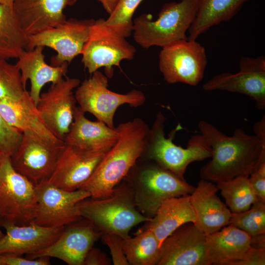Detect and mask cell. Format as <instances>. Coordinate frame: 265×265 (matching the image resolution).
<instances>
[{
  "label": "cell",
  "mask_w": 265,
  "mask_h": 265,
  "mask_svg": "<svg viewBox=\"0 0 265 265\" xmlns=\"http://www.w3.org/2000/svg\"><path fill=\"white\" fill-rule=\"evenodd\" d=\"M195 215L189 195L174 197L165 200L151 220L142 228L151 230L157 238L160 246L173 232L189 222L195 223Z\"/></svg>",
  "instance_id": "484cf974"
},
{
  "label": "cell",
  "mask_w": 265,
  "mask_h": 265,
  "mask_svg": "<svg viewBox=\"0 0 265 265\" xmlns=\"http://www.w3.org/2000/svg\"><path fill=\"white\" fill-rule=\"evenodd\" d=\"M26 92L22 83L20 71L16 64L0 59V101H19Z\"/></svg>",
  "instance_id": "4dcf8cb0"
},
{
  "label": "cell",
  "mask_w": 265,
  "mask_h": 265,
  "mask_svg": "<svg viewBox=\"0 0 265 265\" xmlns=\"http://www.w3.org/2000/svg\"><path fill=\"white\" fill-rule=\"evenodd\" d=\"M6 234L0 238V253L18 255L42 250L53 243L65 227H48L32 223L19 225L0 220Z\"/></svg>",
  "instance_id": "d6986e66"
},
{
  "label": "cell",
  "mask_w": 265,
  "mask_h": 265,
  "mask_svg": "<svg viewBox=\"0 0 265 265\" xmlns=\"http://www.w3.org/2000/svg\"><path fill=\"white\" fill-rule=\"evenodd\" d=\"M35 185L13 167L10 157L0 159V218L19 225L33 223L36 212Z\"/></svg>",
  "instance_id": "8992f818"
},
{
  "label": "cell",
  "mask_w": 265,
  "mask_h": 265,
  "mask_svg": "<svg viewBox=\"0 0 265 265\" xmlns=\"http://www.w3.org/2000/svg\"><path fill=\"white\" fill-rule=\"evenodd\" d=\"M197 9V0H181L163 5L155 21L150 14H142L133 21L134 40L142 48L148 49L152 46L162 48L187 39L186 33Z\"/></svg>",
  "instance_id": "277c9868"
},
{
  "label": "cell",
  "mask_w": 265,
  "mask_h": 265,
  "mask_svg": "<svg viewBox=\"0 0 265 265\" xmlns=\"http://www.w3.org/2000/svg\"><path fill=\"white\" fill-rule=\"evenodd\" d=\"M251 243L249 234L231 224L206 235L207 265H234L248 251Z\"/></svg>",
  "instance_id": "d4e9b609"
},
{
  "label": "cell",
  "mask_w": 265,
  "mask_h": 265,
  "mask_svg": "<svg viewBox=\"0 0 265 265\" xmlns=\"http://www.w3.org/2000/svg\"><path fill=\"white\" fill-rule=\"evenodd\" d=\"M22 132L8 125L0 114V152L11 157L17 148Z\"/></svg>",
  "instance_id": "836d02e7"
},
{
  "label": "cell",
  "mask_w": 265,
  "mask_h": 265,
  "mask_svg": "<svg viewBox=\"0 0 265 265\" xmlns=\"http://www.w3.org/2000/svg\"><path fill=\"white\" fill-rule=\"evenodd\" d=\"M44 47L36 46L31 50H24L18 58L16 64L19 69L24 86L30 81L29 95L37 104L43 86L47 83H55L66 76L69 63L54 66L47 64L43 54Z\"/></svg>",
  "instance_id": "603a6c76"
},
{
  "label": "cell",
  "mask_w": 265,
  "mask_h": 265,
  "mask_svg": "<svg viewBox=\"0 0 265 265\" xmlns=\"http://www.w3.org/2000/svg\"><path fill=\"white\" fill-rule=\"evenodd\" d=\"M105 154L86 152L65 144L55 168L47 180L54 186L74 191L87 181Z\"/></svg>",
  "instance_id": "ac0fdd59"
},
{
  "label": "cell",
  "mask_w": 265,
  "mask_h": 265,
  "mask_svg": "<svg viewBox=\"0 0 265 265\" xmlns=\"http://www.w3.org/2000/svg\"><path fill=\"white\" fill-rule=\"evenodd\" d=\"M79 220L67 226L59 238L50 246L26 255L34 259L40 257L58 259L69 265H83L84 259L103 233L90 221Z\"/></svg>",
  "instance_id": "2e32d148"
},
{
  "label": "cell",
  "mask_w": 265,
  "mask_h": 265,
  "mask_svg": "<svg viewBox=\"0 0 265 265\" xmlns=\"http://www.w3.org/2000/svg\"><path fill=\"white\" fill-rule=\"evenodd\" d=\"M100 2L104 9L109 15L110 14L119 0H97Z\"/></svg>",
  "instance_id": "b9f144b4"
},
{
  "label": "cell",
  "mask_w": 265,
  "mask_h": 265,
  "mask_svg": "<svg viewBox=\"0 0 265 265\" xmlns=\"http://www.w3.org/2000/svg\"><path fill=\"white\" fill-rule=\"evenodd\" d=\"M37 200L34 223L48 227H65L81 217L77 204L90 193L80 188L67 191L43 181L35 185Z\"/></svg>",
  "instance_id": "8fae6325"
},
{
  "label": "cell",
  "mask_w": 265,
  "mask_h": 265,
  "mask_svg": "<svg viewBox=\"0 0 265 265\" xmlns=\"http://www.w3.org/2000/svg\"><path fill=\"white\" fill-rule=\"evenodd\" d=\"M89 198L78 203L80 214L103 233L113 234L125 238L129 236L132 227L151 219L137 209L132 186H116L105 197Z\"/></svg>",
  "instance_id": "3957f363"
},
{
  "label": "cell",
  "mask_w": 265,
  "mask_h": 265,
  "mask_svg": "<svg viewBox=\"0 0 265 265\" xmlns=\"http://www.w3.org/2000/svg\"><path fill=\"white\" fill-rule=\"evenodd\" d=\"M265 248L251 246L234 265H265Z\"/></svg>",
  "instance_id": "74e56055"
},
{
  "label": "cell",
  "mask_w": 265,
  "mask_h": 265,
  "mask_svg": "<svg viewBox=\"0 0 265 265\" xmlns=\"http://www.w3.org/2000/svg\"><path fill=\"white\" fill-rule=\"evenodd\" d=\"M248 179L258 199L265 202V160L250 174Z\"/></svg>",
  "instance_id": "8d00e7d4"
},
{
  "label": "cell",
  "mask_w": 265,
  "mask_h": 265,
  "mask_svg": "<svg viewBox=\"0 0 265 265\" xmlns=\"http://www.w3.org/2000/svg\"><path fill=\"white\" fill-rule=\"evenodd\" d=\"M164 121L165 117L161 113H159L149 134L148 157L162 167L185 180L184 175L187 166L194 161L211 158V148L202 134L192 135L186 148L177 145L173 140L180 126L173 130L167 138L164 132Z\"/></svg>",
  "instance_id": "5b68a950"
},
{
  "label": "cell",
  "mask_w": 265,
  "mask_h": 265,
  "mask_svg": "<svg viewBox=\"0 0 265 265\" xmlns=\"http://www.w3.org/2000/svg\"><path fill=\"white\" fill-rule=\"evenodd\" d=\"M2 155V154L0 153V158H1V157Z\"/></svg>",
  "instance_id": "f6af8a7d"
},
{
  "label": "cell",
  "mask_w": 265,
  "mask_h": 265,
  "mask_svg": "<svg viewBox=\"0 0 265 265\" xmlns=\"http://www.w3.org/2000/svg\"><path fill=\"white\" fill-rule=\"evenodd\" d=\"M251 246L256 248H265V234L251 236Z\"/></svg>",
  "instance_id": "60d3db41"
},
{
  "label": "cell",
  "mask_w": 265,
  "mask_h": 265,
  "mask_svg": "<svg viewBox=\"0 0 265 265\" xmlns=\"http://www.w3.org/2000/svg\"><path fill=\"white\" fill-rule=\"evenodd\" d=\"M14 0H0V3L13 7Z\"/></svg>",
  "instance_id": "7bdbcfd3"
},
{
  "label": "cell",
  "mask_w": 265,
  "mask_h": 265,
  "mask_svg": "<svg viewBox=\"0 0 265 265\" xmlns=\"http://www.w3.org/2000/svg\"><path fill=\"white\" fill-rule=\"evenodd\" d=\"M198 128L212 149L211 159L200 170L201 179L212 183L248 176L265 160V140L236 128L227 136L204 120Z\"/></svg>",
  "instance_id": "6da1fadb"
},
{
  "label": "cell",
  "mask_w": 265,
  "mask_h": 265,
  "mask_svg": "<svg viewBox=\"0 0 265 265\" xmlns=\"http://www.w3.org/2000/svg\"><path fill=\"white\" fill-rule=\"evenodd\" d=\"M94 21V19H66L55 26L27 36L25 50H31L36 46L47 47L57 53L52 57V65L69 63L81 54Z\"/></svg>",
  "instance_id": "7c38bea8"
},
{
  "label": "cell",
  "mask_w": 265,
  "mask_h": 265,
  "mask_svg": "<svg viewBox=\"0 0 265 265\" xmlns=\"http://www.w3.org/2000/svg\"><path fill=\"white\" fill-rule=\"evenodd\" d=\"M255 134L265 140V117L262 118L257 122L254 127Z\"/></svg>",
  "instance_id": "ab89813d"
},
{
  "label": "cell",
  "mask_w": 265,
  "mask_h": 265,
  "mask_svg": "<svg viewBox=\"0 0 265 265\" xmlns=\"http://www.w3.org/2000/svg\"><path fill=\"white\" fill-rule=\"evenodd\" d=\"M79 107L84 113L93 114L98 121L113 128V118L119 106L128 104L137 107L145 101L144 93L133 89L127 94H119L108 89V78L97 70L88 79L77 87L75 94Z\"/></svg>",
  "instance_id": "52a82bcc"
},
{
  "label": "cell",
  "mask_w": 265,
  "mask_h": 265,
  "mask_svg": "<svg viewBox=\"0 0 265 265\" xmlns=\"http://www.w3.org/2000/svg\"><path fill=\"white\" fill-rule=\"evenodd\" d=\"M218 189L212 182L201 179L189 195L195 215V226L206 235L230 224L232 212L217 194Z\"/></svg>",
  "instance_id": "7402d4cb"
},
{
  "label": "cell",
  "mask_w": 265,
  "mask_h": 265,
  "mask_svg": "<svg viewBox=\"0 0 265 265\" xmlns=\"http://www.w3.org/2000/svg\"><path fill=\"white\" fill-rule=\"evenodd\" d=\"M205 91L223 90L246 95L260 110L265 108V57H243L239 71L223 73L212 78L203 86Z\"/></svg>",
  "instance_id": "5bb4252c"
},
{
  "label": "cell",
  "mask_w": 265,
  "mask_h": 265,
  "mask_svg": "<svg viewBox=\"0 0 265 265\" xmlns=\"http://www.w3.org/2000/svg\"><path fill=\"white\" fill-rule=\"evenodd\" d=\"M80 83L77 78H62L41 93L36 105L43 120L58 139L64 141L74 120L77 101L73 90Z\"/></svg>",
  "instance_id": "4fadbf2b"
},
{
  "label": "cell",
  "mask_w": 265,
  "mask_h": 265,
  "mask_svg": "<svg viewBox=\"0 0 265 265\" xmlns=\"http://www.w3.org/2000/svg\"><path fill=\"white\" fill-rule=\"evenodd\" d=\"M50 257H40L31 259L22 255L11 253H0V265H49Z\"/></svg>",
  "instance_id": "d590c367"
},
{
  "label": "cell",
  "mask_w": 265,
  "mask_h": 265,
  "mask_svg": "<svg viewBox=\"0 0 265 265\" xmlns=\"http://www.w3.org/2000/svg\"><path fill=\"white\" fill-rule=\"evenodd\" d=\"M249 0H197L196 17L188 32V40H195L211 27L232 18Z\"/></svg>",
  "instance_id": "4316f807"
},
{
  "label": "cell",
  "mask_w": 265,
  "mask_h": 265,
  "mask_svg": "<svg viewBox=\"0 0 265 265\" xmlns=\"http://www.w3.org/2000/svg\"><path fill=\"white\" fill-rule=\"evenodd\" d=\"M118 136L117 128H110L100 121L88 120L85 113L77 106L64 142L83 152L106 154L115 144Z\"/></svg>",
  "instance_id": "44dd1931"
},
{
  "label": "cell",
  "mask_w": 265,
  "mask_h": 265,
  "mask_svg": "<svg viewBox=\"0 0 265 265\" xmlns=\"http://www.w3.org/2000/svg\"><path fill=\"white\" fill-rule=\"evenodd\" d=\"M132 186L137 209L149 218L165 200L190 195L195 188L156 162L143 169Z\"/></svg>",
  "instance_id": "9c48e42d"
},
{
  "label": "cell",
  "mask_w": 265,
  "mask_h": 265,
  "mask_svg": "<svg viewBox=\"0 0 265 265\" xmlns=\"http://www.w3.org/2000/svg\"><path fill=\"white\" fill-rule=\"evenodd\" d=\"M143 0H119L104 24L117 34L128 37L132 33V16Z\"/></svg>",
  "instance_id": "d6a6232c"
},
{
  "label": "cell",
  "mask_w": 265,
  "mask_h": 265,
  "mask_svg": "<svg viewBox=\"0 0 265 265\" xmlns=\"http://www.w3.org/2000/svg\"><path fill=\"white\" fill-rule=\"evenodd\" d=\"M123 248L129 265H156L160 258V244L154 233L142 228L131 238L123 239Z\"/></svg>",
  "instance_id": "f1b7e54d"
},
{
  "label": "cell",
  "mask_w": 265,
  "mask_h": 265,
  "mask_svg": "<svg viewBox=\"0 0 265 265\" xmlns=\"http://www.w3.org/2000/svg\"><path fill=\"white\" fill-rule=\"evenodd\" d=\"M104 21L103 18L95 20L91 26L81 53V62L90 74L104 67L106 76L111 78L113 67L119 66L123 60L132 59L136 49L126 38L106 26Z\"/></svg>",
  "instance_id": "ba28073f"
},
{
  "label": "cell",
  "mask_w": 265,
  "mask_h": 265,
  "mask_svg": "<svg viewBox=\"0 0 265 265\" xmlns=\"http://www.w3.org/2000/svg\"><path fill=\"white\" fill-rule=\"evenodd\" d=\"M101 238L109 249L113 265H129L123 251V238L117 235L109 233H103Z\"/></svg>",
  "instance_id": "e575fe53"
},
{
  "label": "cell",
  "mask_w": 265,
  "mask_h": 265,
  "mask_svg": "<svg viewBox=\"0 0 265 265\" xmlns=\"http://www.w3.org/2000/svg\"><path fill=\"white\" fill-rule=\"evenodd\" d=\"M224 198L226 204L232 213L248 210L258 199L253 190L248 176H238L216 183Z\"/></svg>",
  "instance_id": "f546056e"
},
{
  "label": "cell",
  "mask_w": 265,
  "mask_h": 265,
  "mask_svg": "<svg viewBox=\"0 0 265 265\" xmlns=\"http://www.w3.org/2000/svg\"><path fill=\"white\" fill-rule=\"evenodd\" d=\"M22 139L10 157L14 169L35 185L51 176L65 143L55 144L31 134L23 133Z\"/></svg>",
  "instance_id": "9a60e30c"
},
{
  "label": "cell",
  "mask_w": 265,
  "mask_h": 265,
  "mask_svg": "<svg viewBox=\"0 0 265 265\" xmlns=\"http://www.w3.org/2000/svg\"><path fill=\"white\" fill-rule=\"evenodd\" d=\"M0 114L8 125L22 133L31 134L55 144H64L46 125L27 91L19 101H0Z\"/></svg>",
  "instance_id": "cb8c5ba5"
},
{
  "label": "cell",
  "mask_w": 265,
  "mask_h": 265,
  "mask_svg": "<svg viewBox=\"0 0 265 265\" xmlns=\"http://www.w3.org/2000/svg\"><path fill=\"white\" fill-rule=\"evenodd\" d=\"M4 236L3 233L1 232L0 229V238H1Z\"/></svg>",
  "instance_id": "ee69618b"
},
{
  "label": "cell",
  "mask_w": 265,
  "mask_h": 265,
  "mask_svg": "<svg viewBox=\"0 0 265 265\" xmlns=\"http://www.w3.org/2000/svg\"><path fill=\"white\" fill-rule=\"evenodd\" d=\"M110 261L99 249L92 247L86 255L83 265H108Z\"/></svg>",
  "instance_id": "f35d334b"
},
{
  "label": "cell",
  "mask_w": 265,
  "mask_h": 265,
  "mask_svg": "<svg viewBox=\"0 0 265 265\" xmlns=\"http://www.w3.org/2000/svg\"><path fill=\"white\" fill-rule=\"evenodd\" d=\"M159 68L168 83L197 85L207 64L204 47L195 40H180L162 48Z\"/></svg>",
  "instance_id": "30bf717a"
},
{
  "label": "cell",
  "mask_w": 265,
  "mask_h": 265,
  "mask_svg": "<svg viewBox=\"0 0 265 265\" xmlns=\"http://www.w3.org/2000/svg\"><path fill=\"white\" fill-rule=\"evenodd\" d=\"M115 144L104 155L91 177L81 187L90 197H106L135 165L146 147L150 130L141 119L120 124Z\"/></svg>",
  "instance_id": "7a4b0ae2"
},
{
  "label": "cell",
  "mask_w": 265,
  "mask_h": 265,
  "mask_svg": "<svg viewBox=\"0 0 265 265\" xmlns=\"http://www.w3.org/2000/svg\"><path fill=\"white\" fill-rule=\"evenodd\" d=\"M206 241V235L194 223H186L162 242L157 265H207Z\"/></svg>",
  "instance_id": "e0dca14e"
},
{
  "label": "cell",
  "mask_w": 265,
  "mask_h": 265,
  "mask_svg": "<svg viewBox=\"0 0 265 265\" xmlns=\"http://www.w3.org/2000/svg\"><path fill=\"white\" fill-rule=\"evenodd\" d=\"M26 42L13 7L0 3V59L18 58Z\"/></svg>",
  "instance_id": "83f0119b"
},
{
  "label": "cell",
  "mask_w": 265,
  "mask_h": 265,
  "mask_svg": "<svg viewBox=\"0 0 265 265\" xmlns=\"http://www.w3.org/2000/svg\"><path fill=\"white\" fill-rule=\"evenodd\" d=\"M77 0H14L13 8L26 35H34L66 20L63 10Z\"/></svg>",
  "instance_id": "ffe728a7"
},
{
  "label": "cell",
  "mask_w": 265,
  "mask_h": 265,
  "mask_svg": "<svg viewBox=\"0 0 265 265\" xmlns=\"http://www.w3.org/2000/svg\"><path fill=\"white\" fill-rule=\"evenodd\" d=\"M230 224L250 236L265 234V202L258 199L248 210L232 212Z\"/></svg>",
  "instance_id": "1f68e13d"
}]
</instances>
